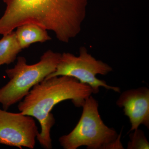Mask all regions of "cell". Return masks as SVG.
<instances>
[{"label": "cell", "mask_w": 149, "mask_h": 149, "mask_svg": "<svg viewBox=\"0 0 149 149\" xmlns=\"http://www.w3.org/2000/svg\"><path fill=\"white\" fill-rule=\"evenodd\" d=\"M112 71L111 67L102 61L96 59L88 53L85 47H82L78 56L70 53L61 54L55 71L45 78L54 76H70L90 86L93 94H97L100 87L120 93V88L108 85L105 81L96 77L97 74L107 75Z\"/></svg>", "instance_id": "5b68a950"}, {"label": "cell", "mask_w": 149, "mask_h": 149, "mask_svg": "<svg viewBox=\"0 0 149 149\" xmlns=\"http://www.w3.org/2000/svg\"><path fill=\"white\" fill-rule=\"evenodd\" d=\"M129 118L131 128L129 132L139 128L140 125L149 128V89L141 87L124 91L116 102Z\"/></svg>", "instance_id": "52a82bcc"}, {"label": "cell", "mask_w": 149, "mask_h": 149, "mask_svg": "<svg viewBox=\"0 0 149 149\" xmlns=\"http://www.w3.org/2000/svg\"><path fill=\"white\" fill-rule=\"evenodd\" d=\"M6 8L0 17V35L22 24L33 23L52 31L62 42L79 35L86 15L88 0H3Z\"/></svg>", "instance_id": "6da1fadb"}, {"label": "cell", "mask_w": 149, "mask_h": 149, "mask_svg": "<svg viewBox=\"0 0 149 149\" xmlns=\"http://www.w3.org/2000/svg\"><path fill=\"white\" fill-rule=\"evenodd\" d=\"M83 112L75 127L59 139L64 149H77L85 146L88 149H124L121 133L104 123L99 113L98 102L92 95L85 100Z\"/></svg>", "instance_id": "3957f363"}, {"label": "cell", "mask_w": 149, "mask_h": 149, "mask_svg": "<svg viewBox=\"0 0 149 149\" xmlns=\"http://www.w3.org/2000/svg\"><path fill=\"white\" fill-rule=\"evenodd\" d=\"M3 36L0 40V66L13 63L22 50L17 42L15 32L13 31Z\"/></svg>", "instance_id": "9c48e42d"}, {"label": "cell", "mask_w": 149, "mask_h": 149, "mask_svg": "<svg viewBox=\"0 0 149 149\" xmlns=\"http://www.w3.org/2000/svg\"><path fill=\"white\" fill-rule=\"evenodd\" d=\"M61 54L49 50L41 56L40 61L27 64L24 57L17 58L13 68L6 70L8 83L0 88V104L7 110L23 100L33 87L55 71Z\"/></svg>", "instance_id": "277c9868"}, {"label": "cell", "mask_w": 149, "mask_h": 149, "mask_svg": "<svg viewBox=\"0 0 149 149\" xmlns=\"http://www.w3.org/2000/svg\"><path fill=\"white\" fill-rule=\"evenodd\" d=\"M0 108V144L33 149L39 133L33 117Z\"/></svg>", "instance_id": "8992f818"}, {"label": "cell", "mask_w": 149, "mask_h": 149, "mask_svg": "<svg viewBox=\"0 0 149 149\" xmlns=\"http://www.w3.org/2000/svg\"><path fill=\"white\" fill-rule=\"evenodd\" d=\"M129 135L130 141L128 142V149H149V143L145 133L138 128Z\"/></svg>", "instance_id": "30bf717a"}, {"label": "cell", "mask_w": 149, "mask_h": 149, "mask_svg": "<svg viewBox=\"0 0 149 149\" xmlns=\"http://www.w3.org/2000/svg\"><path fill=\"white\" fill-rule=\"evenodd\" d=\"M93 94L90 86L68 76L45 78L30 90L23 100L19 102L20 112L35 118L40 123L41 132L37 139L44 148H52L51 130L55 123L51 113L61 102L70 100L77 107H83L86 99Z\"/></svg>", "instance_id": "7a4b0ae2"}, {"label": "cell", "mask_w": 149, "mask_h": 149, "mask_svg": "<svg viewBox=\"0 0 149 149\" xmlns=\"http://www.w3.org/2000/svg\"><path fill=\"white\" fill-rule=\"evenodd\" d=\"M47 30L33 23H26L17 28L15 32L19 45L22 49L29 47L37 42L43 43L51 40Z\"/></svg>", "instance_id": "ba28073f"}]
</instances>
